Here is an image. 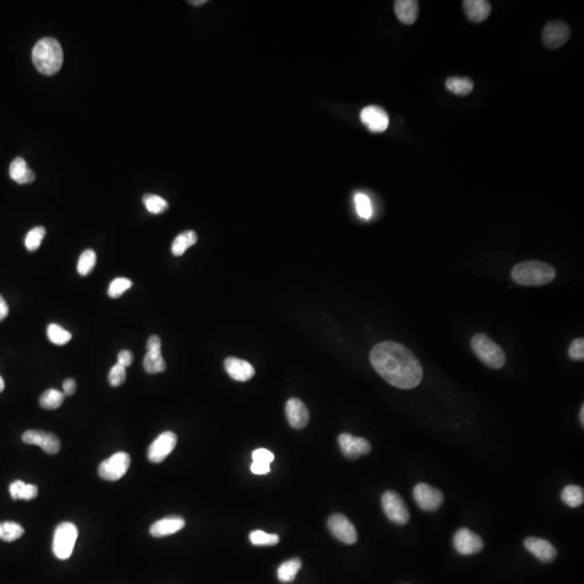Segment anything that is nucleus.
I'll return each mask as SVG.
<instances>
[{
  "label": "nucleus",
  "instance_id": "1a4fd4ad",
  "mask_svg": "<svg viewBox=\"0 0 584 584\" xmlns=\"http://www.w3.org/2000/svg\"><path fill=\"white\" fill-rule=\"evenodd\" d=\"M454 548L460 555H474L484 549V541L472 530L461 528L454 534Z\"/></svg>",
  "mask_w": 584,
  "mask_h": 584
},
{
  "label": "nucleus",
  "instance_id": "473e14b6",
  "mask_svg": "<svg viewBox=\"0 0 584 584\" xmlns=\"http://www.w3.org/2000/svg\"><path fill=\"white\" fill-rule=\"evenodd\" d=\"M95 263H97V254L91 249H87L79 257L77 271L81 276H86V275L90 274L93 272Z\"/></svg>",
  "mask_w": 584,
  "mask_h": 584
},
{
  "label": "nucleus",
  "instance_id": "393cba45",
  "mask_svg": "<svg viewBox=\"0 0 584 584\" xmlns=\"http://www.w3.org/2000/svg\"><path fill=\"white\" fill-rule=\"evenodd\" d=\"M448 91L456 95H468L473 91L474 83L472 79L461 76H454L446 81Z\"/></svg>",
  "mask_w": 584,
  "mask_h": 584
},
{
  "label": "nucleus",
  "instance_id": "6e6552de",
  "mask_svg": "<svg viewBox=\"0 0 584 584\" xmlns=\"http://www.w3.org/2000/svg\"><path fill=\"white\" fill-rule=\"evenodd\" d=\"M414 499L422 511L435 512L444 503V494L428 484L420 482L414 488Z\"/></svg>",
  "mask_w": 584,
  "mask_h": 584
},
{
  "label": "nucleus",
  "instance_id": "c03bdc74",
  "mask_svg": "<svg viewBox=\"0 0 584 584\" xmlns=\"http://www.w3.org/2000/svg\"><path fill=\"white\" fill-rule=\"evenodd\" d=\"M147 351L161 350V338L156 336V334H153V336L149 337V340H147Z\"/></svg>",
  "mask_w": 584,
  "mask_h": 584
},
{
  "label": "nucleus",
  "instance_id": "a211bd4d",
  "mask_svg": "<svg viewBox=\"0 0 584 584\" xmlns=\"http://www.w3.org/2000/svg\"><path fill=\"white\" fill-rule=\"evenodd\" d=\"M224 368L233 380L239 382H246L256 374L250 362L236 358H227L224 360Z\"/></svg>",
  "mask_w": 584,
  "mask_h": 584
},
{
  "label": "nucleus",
  "instance_id": "2f4dec72",
  "mask_svg": "<svg viewBox=\"0 0 584 584\" xmlns=\"http://www.w3.org/2000/svg\"><path fill=\"white\" fill-rule=\"evenodd\" d=\"M47 334L49 340L55 346H64L69 344L72 339V334L60 325L51 324L48 326Z\"/></svg>",
  "mask_w": 584,
  "mask_h": 584
},
{
  "label": "nucleus",
  "instance_id": "aec40b11",
  "mask_svg": "<svg viewBox=\"0 0 584 584\" xmlns=\"http://www.w3.org/2000/svg\"><path fill=\"white\" fill-rule=\"evenodd\" d=\"M463 8L466 17L474 23L486 21L491 12V5L486 0H466Z\"/></svg>",
  "mask_w": 584,
  "mask_h": 584
},
{
  "label": "nucleus",
  "instance_id": "39448f33",
  "mask_svg": "<svg viewBox=\"0 0 584 584\" xmlns=\"http://www.w3.org/2000/svg\"><path fill=\"white\" fill-rule=\"evenodd\" d=\"M79 537V529L74 524L62 523L55 528L53 536V550L55 557L64 561L71 557Z\"/></svg>",
  "mask_w": 584,
  "mask_h": 584
},
{
  "label": "nucleus",
  "instance_id": "c85d7f7f",
  "mask_svg": "<svg viewBox=\"0 0 584 584\" xmlns=\"http://www.w3.org/2000/svg\"><path fill=\"white\" fill-rule=\"evenodd\" d=\"M64 393L60 392L59 390H55V388H50L41 395L39 404L45 409H57V408L61 407V405L64 402Z\"/></svg>",
  "mask_w": 584,
  "mask_h": 584
},
{
  "label": "nucleus",
  "instance_id": "f8f14e48",
  "mask_svg": "<svg viewBox=\"0 0 584 584\" xmlns=\"http://www.w3.org/2000/svg\"><path fill=\"white\" fill-rule=\"evenodd\" d=\"M570 37V29L565 22L551 21L543 27L542 41L549 49L563 47Z\"/></svg>",
  "mask_w": 584,
  "mask_h": 584
},
{
  "label": "nucleus",
  "instance_id": "e433bc0d",
  "mask_svg": "<svg viewBox=\"0 0 584 584\" xmlns=\"http://www.w3.org/2000/svg\"><path fill=\"white\" fill-rule=\"evenodd\" d=\"M131 287H133V282L130 279L125 278V277L114 279L109 287V296L111 299L119 298Z\"/></svg>",
  "mask_w": 584,
  "mask_h": 584
},
{
  "label": "nucleus",
  "instance_id": "dca6fc26",
  "mask_svg": "<svg viewBox=\"0 0 584 584\" xmlns=\"http://www.w3.org/2000/svg\"><path fill=\"white\" fill-rule=\"evenodd\" d=\"M526 550L537 557L541 563L549 564L554 562L557 551L551 542L537 537H528L524 542Z\"/></svg>",
  "mask_w": 584,
  "mask_h": 584
},
{
  "label": "nucleus",
  "instance_id": "20e7f679",
  "mask_svg": "<svg viewBox=\"0 0 584 584\" xmlns=\"http://www.w3.org/2000/svg\"><path fill=\"white\" fill-rule=\"evenodd\" d=\"M471 346L476 356L491 369H501L505 365V354L501 346L485 334H476L472 338Z\"/></svg>",
  "mask_w": 584,
  "mask_h": 584
},
{
  "label": "nucleus",
  "instance_id": "9b49d317",
  "mask_svg": "<svg viewBox=\"0 0 584 584\" xmlns=\"http://www.w3.org/2000/svg\"><path fill=\"white\" fill-rule=\"evenodd\" d=\"M177 437L173 432L167 430L158 436L147 450V458L153 463H161L173 451L177 446Z\"/></svg>",
  "mask_w": 584,
  "mask_h": 584
},
{
  "label": "nucleus",
  "instance_id": "0eeeda50",
  "mask_svg": "<svg viewBox=\"0 0 584 584\" xmlns=\"http://www.w3.org/2000/svg\"><path fill=\"white\" fill-rule=\"evenodd\" d=\"M131 458L127 452H117L99 466L100 477L109 482L121 480L130 466Z\"/></svg>",
  "mask_w": 584,
  "mask_h": 584
},
{
  "label": "nucleus",
  "instance_id": "f704fd0d",
  "mask_svg": "<svg viewBox=\"0 0 584 584\" xmlns=\"http://www.w3.org/2000/svg\"><path fill=\"white\" fill-rule=\"evenodd\" d=\"M45 235L46 229L43 226H36L32 229L25 237V247H27V250H37L41 247Z\"/></svg>",
  "mask_w": 584,
  "mask_h": 584
},
{
  "label": "nucleus",
  "instance_id": "72a5a7b5",
  "mask_svg": "<svg viewBox=\"0 0 584 584\" xmlns=\"http://www.w3.org/2000/svg\"><path fill=\"white\" fill-rule=\"evenodd\" d=\"M142 201L145 207H147V211L153 213V215H159V213L165 212L168 209V203H167L166 199H163V197L158 196V195H144Z\"/></svg>",
  "mask_w": 584,
  "mask_h": 584
},
{
  "label": "nucleus",
  "instance_id": "b1692460",
  "mask_svg": "<svg viewBox=\"0 0 584 584\" xmlns=\"http://www.w3.org/2000/svg\"><path fill=\"white\" fill-rule=\"evenodd\" d=\"M301 567H302V562L300 558H292V559L284 562L277 569V577L279 581L283 583H290L294 581Z\"/></svg>",
  "mask_w": 584,
  "mask_h": 584
},
{
  "label": "nucleus",
  "instance_id": "412c9836",
  "mask_svg": "<svg viewBox=\"0 0 584 584\" xmlns=\"http://www.w3.org/2000/svg\"><path fill=\"white\" fill-rule=\"evenodd\" d=\"M396 17L406 25L416 23L419 17V3L416 0H398L394 3Z\"/></svg>",
  "mask_w": 584,
  "mask_h": 584
},
{
  "label": "nucleus",
  "instance_id": "49530a36",
  "mask_svg": "<svg viewBox=\"0 0 584 584\" xmlns=\"http://www.w3.org/2000/svg\"><path fill=\"white\" fill-rule=\"evenodd\" d=\"M580 422H581L582 426H584V405H582L581 410H580Z\"/></svg>",
  "mask_w": 584,
  "mask_h": 584
},
{
  "label": "nucleus",
  "instance_id": "f3484780",
  "mask_svg": "<svg viewBox=\"0 0 584 584\" xmlns=\"http://www.w3.org/2000/svg\"><path fill=\"white\" fill-rule=\"evenodd\" d=\"M286 416L291 428H303L310 421V412L304 402L298 398H290L286 404Z\"/></svg>",
  "mask_w": 584,
  "mask_h": 584
},
{
  "label": "nucleus",
  "instance_id": "7ed1b4c3",
  "mask_svg": "<svg viewBox=\"0 0 584 584\" xmlns=\"http://www.w3.org/2000/svg\"><path fill=\"white\" fill-rule=\"evenodd\" d=\"M555 277V269L541 261L518 263L512 270L514 282L523 286H543L550 284Z\"/></svg>",
  "mask_w": 584,
  "mask_h": 584
},
{
  "label": "nucleus",
  "instance_id": "4468645a",
  "mask_svg": "<svg viewBox=\"0 0 584 584\" xmlns=\"http://www.w3.org/2000/svg\"><path fill=\"white\" fill-rule=\"evenodd\" d=\"M22 440L29 445H37L49 454H55L61 449L59 438L53 433L45 430H29L22 436Z\"/></svg>",
  "mask_w": 584,
  "mask_h": 584
},
{
  "label": "nucleus",
  "instance_id": "c9c22d12",
  "mask_svg": "<svg viewBox=\"0 0 584 584\" xmlns=\"http://www.w3.org/2000/svg\"><path fill=\"white\" fill-rule=\"evenodd\" d=\"M249 539H250L251 543L253 545H260V547H263V545H275V544L279 542L278 536L266 534V532L262 531V530H254V531L251 532L250 536H249Z\"/></svg>",
  "mask_w": 584,
  "mask_h": 584
},
{
  "label": "nucleus",
  "instance_id": "4c0bfd02",
  "mask_svg": "<svg viewBox=\"0 0 584 584\" xmlns=\"http://www.w3.org/2000/svg\"><path fill=\"white\" fill-rule=\"evenodd\" d=\"M125 376H127V372H125V367L121 366L119 364H116L115 366L111 367V372H109V384H111V386H114V388L121 386V384H123V382H125Z\"/></svg>",
  "mask_w": 584,
  "mask_h": 584
},
{
  "label": "nucleus",
  "instance_id": "a18cd8bd",
  "mask_svg": "<svg viewBox=\"0 0 584 584\" xmlns=\"http://www.w3.org/2000/svg\"><path fill=\"white\" fill-rule=\"evenodd\" d=\"M9 314V306L3 296L0 294V322L5 320L6 317Z\"/></svg>",
  "mask_w": 584,
  "mask_h": 584
},
{
  "label": "nucleus",
  "instance_id": "ea45409f",
  "mask_svg": "<svg viewBox=\"0 0 584 584\" xmlns=\"http://www.w3.org/2000/svg\"><path fill=\"white\" fill-rule=\"evenodd\" d=\"M274 454L270 450L265 448H259L252 452L253 462H261V463L270 464L274 460Z\"/></svg>",
  "mask_w": 584,
  "mask_h": 584
},
{
  "label": "nucleus",
  "instance_id": "6ab92c4d",
  "mask_svg": "<svg viewBox=\"0 0 584 584\" xmlns=\"http://www.w3.org/2000/svg\"><path fill=\"white\" fill-rule=\"evenodd\" d=\"M184 526L185 520L180 516H169L157 520L156 523L153 524L149 528V532L155 538L167 537L180 531Z\"/></svg>",
  "mask_w": 584,
  "mask_h": 584
},
{
  "label": "nucleus",
  "instance_id": "423d86ee",
  "mask_svg": "<svg viewBox=\"0 0 584 584\" xmlns=\"http://www.w3.org/2000/svg\"><path fill=\"white\" fill-rule=\"evenodd\" d=\"M382 509L386 517L396 524L404 526L409 522L410 513L404 499L395 491L384 492L381 499Z\"/></svg>",
  "mask_w": 584,
  "mask_h": 584
},
{
  "label": "nucleus",
  "instance_id": "2eb2a0df",
  "mask_svg": "<svg viewBox=\"0 0 584 584\" xmlns=\"http://www.w3.org/2000/svg\"><path fill=\"white\" fill-rule=\"evenodd\" d=\"M360 121L368 130L374 133H384L390 125L388 113L376 105L365 107L360 113Z\"/></svg>",
  "mask_w": 584,
  "mask_h": 584
},
{
  "label": "nucleus",
  "instance_id": "a19ab883",
  "mask_svg": "<svg viewBox=\"0 0 584 584\" xmlns=\"http://www.w3.org/2000/svg\"><path fill=\"white\" fill-rule=\"evenodd\" d=\"M251 472L256 475H263V474L270 473L271 466L268 463H261V462H252L250 466Z\"/></svg>",
  "mask_w": 584,
  "mask_h": 584
},
{
  "label": "nucleus",
  "instance_id": "a878e982",
  "mask_svg": "<svg viewBox=\"0 0 584 584\" xmlns=\"http://www.w3.org/2000/svg\"><path fill=\"white\" fill-rule=\"evenodd\" d=\"M197 243V235L194 231H185L177 235L173 240L172 246H171V251H172L173 256L181 257L183 253L192 247L193 245Z\"/></svg>",
  "mask_w": 584,
  "mask_h": 584
},
{
  "label": "nucleus",
  "instance_id": "f257e3e1",
  "mask_svg": "<svg viewBox=\"0 0 584 584\" xmlns=\"http://www.w3.org/2000/svg\"><path fill=\"white\" fill-rule=\"evenodd\" d=\"M374 370L391 386L412 390L421 383L423 368L416 355L398 342L386 341L376 344L370 352Z\"/></svg>",
  "mask_w": 584,
  "mask_h": 584
},
{
  "label": "nucleus",
  "instance_id": "7c9ffc66",
  "mask_svg": "<svg viewBox=\"0 0 584 584\" xmlns=\"http://www.w3.org/2000/svg\"><path fill=\"white\" fill-rule=\"evenodd\" d=\"M355 208L358 215L364 220H370L374 215V207L369 197L364 193H356L354 197Z\"/></svg>",
  "mask_w": 584,
  "mask_h": 584
},
{
  "label": "nucleus",
  "instance_id": "de8ad7c7",
  "mask_svg": "<svg viewBox=\"0 0 584 584\" xmlns=\"http://www.w3.org/2000/svg\"><path fill=\"white\" fill-rule=\"evenodd\" d=\"M207 3V0H198V1H189V4H192L194 6H201L205 5Z\"/></svg>",
  "mask_w": 584,
  "mask_h": 584
},
{
  "label": "nucleus",
  "instance_id": "9d476101",
  "mask_svg": "<svg viewBox=\"0 0 584 584\" xmlns=\"http://www.w3.org/2000/svg\"><path fill=\"white\" fill-rule=\"evenodd\" d=\"M328 528L336 539L346 544L358 541V531L352 522L342 514H334L328 520Z\"/></svg>",
  "mask_w": 584,
  "mask_h": 584
},
{
  "label": "nucleus",
  "instance_id": "79ce46f5",
  "mask_svg": "<svg viewBox=\"0 0 584 584\" xmlns=\"http://www.w3.org/2000/svg\"><path fill=\"white\" fill-rule=\"evenodd\" d=\"M133 362V355L130 351L123 350L121 351V353L118 354V362L117 364L121 365V366L127 367L131 366Z\"/></svg>",
  "mask_w": 584,
  "mask_h": 584
},
{
  "label": "nucleus",
  "instance_id": "5701e85b",
  "mask_svg": "<svg viewBox=\"0 0 584 584\" xmlns=\"http://www.w3.org/2000/svg\"><path fill=\"white\" fill-rule=\"evenodd\" d=\"M10 496L13 500L35 499L38 494V488L32 484H25L22 480H15L9 487Z\"/></svg>",
  "mask_w": 584,
  "mask_h": 584
},
{
  "label": "nucleus",
  "instance_id": "09e8293b",
  "mask_svg": "<svg viewBox=\"0 0 584 584\" xmlns=\"http://www.w3.org/2000/svg\"><path fill=\"white\" fill-rule=\"evenodd\" d=\"M5 390V381H4L3 376H0V393L3 392Z\"/></svg>",
  "mask_w": 584,
  "mask_h": 584
},
{
  "label": "nucleus",
  "instance_id": "c756f323",
  "mask_svg": "<svg viewBox=\"0 0 584 584\" xmlns=\"http://www.w3.org/2000/svg\"><path fill=\"white\" fill-rule=\"evenodd\" d=\"M24 535V528L15 522L0 523V540L6 542L15 541Z\"/></svg>",
  "mask_w": 584,
  "mask_h": 584
},
{
  "label": "nucleus",
  "instance_id": "4be33fe9",
  "mask_svg": "<svg viewBox=\"0 0 584 584\" xmlns=\"http://www.w3.org/2000/svg\"><path fill=\"white\" fill-rule=\"evenodd\" d=\"M9 172L12 180L19 184H27L35 181V173L22 157H17L15 161H12Z\"/></svg>",
  "mask_w": 584,
  "mask_h": 584
},
{
  "label": "nucleus",
  "instance_id": "bb28decb",
  "mask_svg": "<svg viewBox=\"0 0 584 584\" xmlns=\"http://www.w3.org/2000/svg\"><path fill=\"white\" fill-rule=\"evenodd\" d=\"M145 372L149 374H159L166 370V362L163 360L161 350H149L143 360Z\"/></svg>",
  "mask_w": 584,
  "mask_h": 584
},
{
  "label": "nucleus",
  "instance_id": "37998d69",
  "mask_svg": "<svg viewBox=\"0 0 584 584\" xmlns=\"http://www.w3.org/2000/svg\"><path fill=\"white\" fill-rule=\"evenodd\" d=\"M63 392L64 395L71 396L76 392V381L74 379H67L63 382Z\"/></svg>",
  "mask_w": 584,
  "mask_h": 584
},
{
  "label": "nucleus",
  "instance_id": "ddd939ff",
  "mask_svg": "<svg viewBox=\"0 0 584 584\" xmlns=\"http://www.w3.org/2000/svg\"><path fill=\"white\" fill-rule=\"evenodd\" d=\"M341 451L348 459L356 460L360 456L370 454L372 445L368 440L362 437H356L352 434L342 433L338 437Z\"/></svg>",
  "mask_w": 584,
  "mask_h": 584
},
{
  "label": "nucleus",
  "instance_id": "f03ea898",
  "mask_svg": "<svg viewBox=\"0 0 584 584\" xmlns=\"http://www.w3.org/2000/svg\"><path fill=\"white\" fill-rule=\"evenodd\" d=\"M34 65L43 75L57 74L63 65V50L55 38L45 37L37 41L32 53Z\"/></svg>",
  "mask_w": 584,
  "mask_h": 584
},
{
  "label": "nucleus",
  "instance_id": "cd10ccee",
  "mask_svg": "<svg viewBox=\"0 0 584 584\" xmlns=\"http://www.w3.org/2000/svg\"><path fill=\"white\" fill-rule=\"evenodd\" d=\"M562 500L570 508H578L584 502V490L580 486L568 485L561 494Z\"/></svg>",
  "mask_w": 584,
  "mask_h": 584
},
{
  "label": "nucleus",
  "instance_id": "58836bf2",
  "mask_svg": "<svg viewBox=\"0 0 584 584\" xmlns=\"http://www.w3.org/2000/svg\"><path fill=\"white\" fill-rule=\"evenodd\" d=\"M568 355L573 360H583L584 358V339L578 338L570 344Z\"/></svg>",
  "mask_w": 584,
  "mask_h": 584
}]
</instances>
